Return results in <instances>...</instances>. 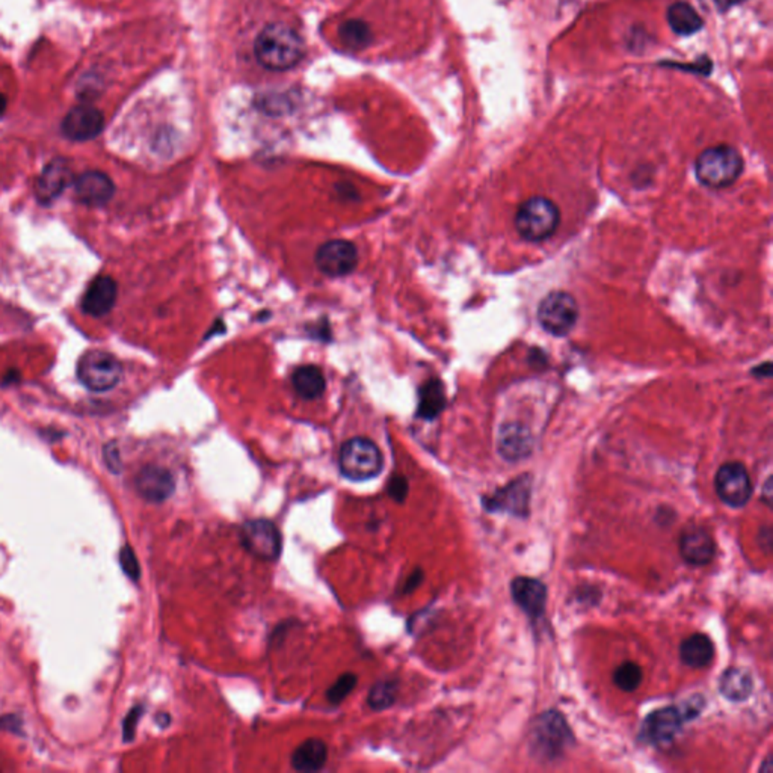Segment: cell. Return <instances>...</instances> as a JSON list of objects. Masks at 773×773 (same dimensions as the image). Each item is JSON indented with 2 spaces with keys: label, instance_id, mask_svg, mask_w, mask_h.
Segmentation results:
<instances>
[{
  "label": "cell",
  "instance_id": "6da1fadb",
  "mask_svg": "<svg viewBox=\"0 0 773 773\" xmlns=\"http://www.w3.org/2000/svg\"><path fill=\"white\" fill-rule=\"evenodd\" d=\"M304 52V40L289 24H266L254 41L256 59L266 70H291L300 64Z\"/></svg>",
  "mask_w": 773,
  "mask_h": 773
},
{
  "label": "cell",
  "instance_id": "7a4b0ae2",
  "mask_svg": "<svg viewBox=\"0 0 773 773\" xmlns=\"http://www.w3.org/2000/svg\"><path fill=\"white\" fill-rule=\"evenodd\" d=\"M745 168L741 151L733 146L710 147L698 156L695 173L706 188L724 189L736 184Z\"/></svg>",
  "mask_w": 773,
  "mask_h": 773
},
{
  "label": "cell",
  "instance_id": "3957f363",
  "mask_svg": "<svg viewBox=\"0 0 773 773\" xmlns=\"http://www.w3.org/2000/svg\"><path fill=\"white\" fill-rule=\"evenodd\" d=\"M561 211L550 198L532 197L521 202L516 215L518 235L527 242H543L558 230Z\"/></svg>",
  "mask_w": 773,
  "mask_h": 773
},
{
  "label": "cell",
  "instance_id": "277c9868",
  "mask_svg": "<svg viewBox=\"0 0 773 773\" xmlns=\"http://www.w3.org/2000/svg\"><path fill=\"white\" fill-rule=\"evenodd\" d=\"M574 736L559 712L543 713L530 730V751L535 757L552 761L570 748Z\"/></svg>",
  "mask_w": 773,
  "mask_h": 773
},
{
  "label": "cell",
  "instance_id": "5b68a950",
  "mask_svg": "<svg viewBox=\"0 0 773 773\" xmlns=\"http://www.w3.org/2000/svg\"><path fill=\"white\" fill-rule=\"evenodd\" d=\"M338 465L345 478L352 482H364L381 473L384 460L380 447L373 441L356 436L342 445Z\"/></svg>",
  "mask_w": 773,
  "mask_h": 773
},
{
  "label": "cell",
  "instance_id": "8992f818",
  "mask_svg": "<svg viewBox=\"0 0 773 773\" xmlns=\"http://www.w3.org/2000/svg\"><path fill=\"white\" fill-rule=\"evenodd\" d=\"M122 376L121 363L109 352L93 349L85 352L77 363V378L95 393L112 390Z\"/></svg>",
  "mask_w": 773,
  "mask_h": 773
},
{
  "label": "cell",
  "instance_id": "52a82bcc",
  "mask_svg": "<svg viewBox=\"0 0 773 773\" xmlns=\"http://www.w3.org/2000/svg\"><path fill=\"white\" fill-rule=\"evenodd\" d=\"M538 320L547 333L565 337L579 320V305L568 292H552L538 305Z\"/></svg>",
  "mask_w": 773,
  "mask_h": 773
},
{
  "label": "cell",
  "instance_id": "ba28073f",
  "mask_svg": "<svg viewBox=\"0 0 773 773\" xmlns=\"http://www.w3.org/2000/svg\"><path fill=\"white\" fill-rule=\"evenodd\" d=\"M240 543L249 554L262 561H275L282 554V534L266 518L248 520L240 527Z\"/></svg>",
  "mask_w": 773,
  "mask_h": 773
},
{
  "label": "cell",
  "instance_id": "9c48e42d",
  "mask_svg": "<svg viewBox=\"0 0 773 773\" xmlns=\"http://www.w3.org/2000/svg\"><path fill=\"white\" fill-rule=\"evenodd\" d=\"M715 488L722 502L732 508H743L752 496V482L745 465L726 463L717 470Z\"/></svg>",
  "mask_w": 773,
  "mask_h": 773
},
{
  "label": "cell",
  "instance_id": "30bf717a",
  "mask_svg": "<svg viewBox=\"0 0 773 773\" xmlns=\"http://www.w3.org/2000/svg\"><path fill=\"white\" fill-rule=\"evenodd\" d=\"M532 481L529 474L520 476L497 490L492 496L482 499V505L490 512H509L512 516L527 517L529 514Z\"/></svg>",
  "mask_w": 773,
  "mask_h": 773
},
{
  "label": "cell",
  "instance_id": "8fae6325",
  "mask_svg": "<svg viewBox=\"0 0 773 773\" xmlns=\"http://www.w3.org/2000/svg\"><path fill=\"white\" fill-rule=\"evenodd\" d=\"M356 260L358 251L349 240H328L316 253V265L328 277L349 275L355 269Z\"/></svg>",
  "mask_w": 773,
  "mask_h": 773
},
{
  "label": "cell",
  "instance_id": "7c38bea8",
  "mask_svg": "<svg viewBox=\"0 0 773 773\" xmlns=\"http://www.w3.org/2000/svg\"><path fill=\"white\" fill-rule=\"evenodd\" d=\"M685 722V715L677 706L659 708L648 715L641 736L652 745H665L679 734Z\"/></svg>",
  "mask_w": 773,
  "mask_h": 773
},
{
  "label": "cell",
  "instance_id": "4fadbf2b",
  "mask_svg": "<svg viewBox=\"0 0 773 773\" xmlns=\"http://www.w3.org/2000/svg\"><path fill=\"white\" fill-rule=\"evenodd\" d=\"M104 127L103 113L89 104L71 109L62 121V133L71 141H91L102 133Z\"/></svg>",
  "mask_w": 773,
  "mask_h": 773
},
{
  "label": "cell",
  "instance_id": "5bb4252c",
  "mask_svg": "<svg viewBox=\"0 0 773 773\" xmlns=\"http://www.w3.org/2000/svg\"><path fill=\"white\" fill-rule=\"evenodd\" d=\"M73 189L76 200L91 207L104 206L115 193L112 178L102 171H86L82 174L73 180Z\"/></svg>",
  "mask_w": 773,
  "mask_h": 773
},
{
  "label": "cell",
  "instance_id": "9a60e30c",
  "mask_svg": "<svg viewBox=\"0 0 773 773\" xmlns=\"http://www.w3.org/2000/svg\"><path fill=\"white\" fill-rule=\"evenodd\" d=\"M135 488L147 502L162 503L173 496L175 481L169 470L159 465H146L136 474Z\"/></svg>",
  "mask_w": 773,
  "mask_h": 773
},
{
  "label": "cell",
  "instance_id": "2e32d148",
  "mask_svg": "<svg viewBox=\"0 0 773 773\" xmlns=\"http://www.w3.org/2000/svg\"><path fill=\"white\" fill-rule=\"evenodd\" d=\"M512 598L530 619H539L545 612L547 588L530 577H517L511 583Z\"/></svg>",
  "mask_w": 773,
  "mask_h": 773
},
{
  "label": "cell",
  "instance_id": "e0dca14e",
  "mask_svg": "<svg viewBox=\"0 0 773 773\" xmlns=\"http://www.w3.org/2000/svg\"><path fill=\"white\" fill-rule=\"evenodd\" d=\"M70 184H73V173L70 165L64 159H55L42 169L35 186L38 202L49 204L57 200Z\"/></svg>",
  "mask_w": 773,
  "mask_h": 773
},
{
  "label": "cell",
  "instance_id": "ac0fdd59",
  "mask_svg": "<svg viewBox=\"0 0 773 773\" xmlns=\"http://www.w3.org/2000/svg\"><path fill=\"white\" fill-rule=\"evenodd\" d=\"M679 553L689 565L704 567L712 562L715 558L716 544L707 530L695 527V529L686 530L685 534L681 535Z\"/></svg>",
  "mask_w": 773,
  "mask_h": 773
},
{
  "label": "cell",
  "instance_id": "d6986e66",
  "mask_svg": "<svg viewBox=\"0 0 773 773\" xmlns=\"http://www.w3.org/2000/svg\"><path fill=\"white\" fill-rule=\"evenodd\" d=\"M118 286L113 278L108 275L95 278L85 292L82 309L93 318H102L108 314L117 301Z\"/></svg>",
  "mask_w": 773,
  "mask_h": 773
},
{
  "label": "cell",
  "instance_id": "ffe728a7",
  "mask_svg": "<svg viewBox=\"0 0 773 773\" xmlns=\"http://www.w3.org/2000/svg\"><path fill=\"white\" fill-rule=\"evenodd\" d=\"M497 445L505 460L516 463L529 456L532 452V438L525 427L516 423H508L499 434Z\"/></svg>",
  "mask_w": 773,
  "mask_h": 773
},
{
  "label": "cell",
  "instance_id": "44dd1931",
  "mask_svg": "<svg viewBox=\"0 0 773 773\" xmlns=\"http://www.w3.org/2000/svg\"><path fill=\"white\" fill-rule=\"evenodd\" d=\"M328 759V748L320 739H309L292 754V766L298 772H318Z\"/></svg>",
  "mask_w": 773,
  "mask_h": 773
},
{
  "label": "cell",
  "instance_id": "7402d4cb",
  "mask_svg": "<svg viewBox=\"0 0 773 773\" xmlns=\"http://www.w3.org/2000/svg\"><path fill=\"white\" fill-rule=\"evenodd\" d=\"M679 657L683 663L690 668H706L715 657V645L703 633H695L681 643Z\"/></svg>",
  "mask_w": 773,
  "mask_h": 773
},
{
  "label": "cell",
  "instance_id": "603a6c76",
  "mask_svg": "<svg viewBox=\"0 0 773 773\" xmlns=\"http://www.w3.org/2000/svg\"><path fill=\"white\" fill-rule=\"evenodd\" d=\"M721 694L733 703H743L750 698L754 689V679L750 670L743 668H730L721 677Z\"/></svg>",
  "mask_w": 773,
  "mask_h": 773
},
{
  "label": "cell",
  "instance_id": "cb8c5ba5",
  "mask_svg": "<svg viewBox=\"0 0 773 773\" xmlns=\"http://www.w3.org/2000/svg\"><path fill=\"white\" fill-rule=\"evenodd\" d=\"M666 19H668L672 32L681 35V37H690V35H694L703 29V19L699 17L694 6L689 5L688 2L672 4L668 8Z\"/></svg>",
  "mask_w": 773,
  "mask_h": 773
},
{
  "label": "cell",
  "instance_id": "d4e9b609",
  "mask_svg": "<svg viewBox=\"0 0 773 773\" xmlns=\"http://www.w3.org/2000/svg\"><path fill=\"white\" fill-rule=\"evenodd\" d=\"M445 407V387L438 380H429L418 391V416L425 420H434Z\"/></svg>",
  "mask_w": 773,
  "mask_h": 773
},
{
  "label": "cell",
  "instance_id": "484cf974",
  "mask_svg": "<svg viewBox=\"0 0 773 773\" xmlns=\"http://www.w3.org/2000/svg\"><path fill=\"white\" fill-rule=\"evenodd\" d=\"M292 382L295 387L296 393L307 400H313L324 394L327 381L319 367L301 366L296 369L292 376Z\"/></svg>",
  "mask_w": 773,
  "mask_h": 773
},
{
  "label": "cell",
  "instance_id": "4316f807",
  "mask_svg": "<svg viewBox=\"0 0 773 773\" xmlns=\"http://www.w3.org/2000/svg\"><path fill=\"white\" fill-rule=\"evenodd\" d=\"M338 35L343 44L352 50H363L372 41L371 26L363 20H347L338 29Z\"/></svg>",
  "mask_w": 773,
  "mask_h": 773
},
{
  "label": "cell",
  "instance_id": "83f0119b",
  "mask_svg": "<svg viewBox=\"0 0 773 773\" xmlns=\"http://www.w3.org/2000/svg\"><path fill=\"white\" fill-rule=\"evenodd\" d=\"M398 694V679H381L369 692L367 703L371 706L372 710L381 712V710L391 707L396 703Z\"/></svg>",
  "mask_w": 773,
  "mask_h": 773
},
{
  "label": "cell",
  "instance_id": "f1b7e54d",
  "mask_svg": "<svg viewBox=\"0 0 773 773\" xmlns=\"http://www.w3.org/2000/svg\"><path fill=\"white\" fill-rule=\"evenodd\" d=\"M614 681L624 692H634L643 681V670L633 661H625L615 670Z\"/></svg>",
  "mask_w": 773,
  "mask_h": 773
},
{
  "label": "cell",
  "instance_id": "f546056e",
  "mask_svg": "<svg viewBox=\"0 0 773 773\" xmlns=\"http://www.w3.org/2000/svg\"><path fill=\"white\" fill-rule=\"evenodd\" d=\"M358 677L355 674H343L340 679L329 688L327 692V698L331 704H340L343 699L346 698L347 695L351 694L352 689L355 688Z\"/></svg>",
  "mask_w": 773,
  "mask_h": 773
},
{
  "label": "cell",
  "instance_id": "4dcf8cb0",
  "mask_svg": "<svg viewBox=\"0 0 773 773\" xmlns=\"http://www.w3.org/2000/svg\"><path fill=\"white\" fill-rule=\"evenodd\" d=\"M120 565H121L124 574L130 580L138 581L141 579V568H139V562H138L135 552L131 550L130 545H124L120 552Z\"/></svg>",
  "mask_w": 773,
  "mask_h": 773
},
{
  "label": "cell",
  "instance_id": "1f68e13d",
  "mask_svg": "<svg viewBox=\"0 0 773 773\" xmlns=\"http://www.w3.org/2000/svg\"><path fill=\"white\" fill-rule=\"evenodd\" d=\"M142 712H144V706H136V707L131 708L126 719L122 722V739H124L126 743L135 739L136 726H138V722L141 719Z\"/></svg>",
  "mask_w": 773,
  "mask_h": 773
},
{
  "label": "cell",
  "instance_id": "d6a6232c",
  "mask_svg": "<svg viewBox=\"0 0 773 773\" xmlns=\"http://www.w3.org/2000/svg\"><path fill=\"white\" fill-rule=\"evenodd\" d=\"M389 496L396 500L398 503L405 502V499L408 496V490H409V485H408V481L405 476H400V474H396L393 478L390 479L389 482Z\"/></svg>",
  "mask_w": 773,
  "mask_h": 773
},
{
  "label": "cell",
  "instance_id": "836d02e7",
  "mask_svg": "<svg viewBox=\"0 0 773 773\" xmlns=\"http://www.w3.org/2000/svg\"><path fill=\"white\" fill-rule=\"evenodd\" d=\"M661 66L674 67L685 71H694L695 75H710L713 64L707 57L699 58L695 64H674V62H661Z\"/></svg>",
  "mask_w": 773,
  "mask_h": 773
},
{
  "label": "cell",
  "instance_id": "e575fe53",
  "mask_svg": "<svg viewBox=\"0 0 773 773\" xmlns=\"http://www.w3.org/2000/svg\"><path fill=\"white\" fill-rule=\"evenodd\" d=\"M706 706V699L701 695H695L692 698L686 699L683 706H679L681 712L685 715L686 721H692L695 717L699 716Z\"/></svg>",
  "mask_w": 773,
  "mask_h": 773
},
{
  "label": "cell",
  "instance_id": "d590c367",
  "mask_svg": "<svg viewBox=\"0 0 773 773\" xmlns=\"http://www.w3.org/2000/svg\"><path fill=\"white\" fill-rule=\"evenodd\" d=\"M103 456L104 463H106L108 469L111 470L112 473L118 474L121 472V458H120V452H118V447L115 445V443L104 445Z\"/></svg>",
  "mask_w": 773,
  "mask_h": 773
},
{
  "label": "cell",
  "instance_id": "8d00e7d4",
  "mask_svg": "<svg viewBox=\"0 0 773 773\" xmlns=\"http://www.w3.org/2000/svg\"><path fill=\"white\" fill-rule=\"evenodd\" d=\"M423 577H425V574H423V571L422 570H420V568H418V570H414L413 574L408 577L407 581H405V586H403V592H405V594H409V592H413L414 589H418V586L422 583Z\"/></svg>",
  "mask_w": 773,
  "mask_h": 773
},
{
  "label": "cell",
  "instance_id": "74e56055",
  "mask_svg": "<svg viewBox=\"0 0 773 773\" xmlns=\"http://www.w3.org/2000/svg\"><path fill=\"white\" fill-rule=\"evenodd\" d=\"M716 4L717 8L721 11L732 10L733 6L741 5L746 0H713Z\"/></svg>",
  "mask_w": 773,
  "mask_h": 773
},
{
  "label": "cell",
  "instance_id": "f35d334b",
  "mask_svg": "<svg viewBox=\"0 0 773 773\" xmlns=\"http://www.w3.org/2000/svg\"><path fill=\"white\" fill-rule=\"evenodd\" d=\"M156 722H157V725L168 726L169 722H171V716L166 715V713H160L159 716L156 717Z\"/></svg>",
  "mask_w": 773,
  "mask_h": 773
},
{
  "label": "cell",
  "instance_id": "ab89813d",
  "mask_svg": "<svg viewBox=\"0 0 773 773\" xmlns=\"http://www.w3.org/2000/svg\"><path fill=\"white\" fill-rule=\"evenodd\" d=\"M770 488H772V483H770V479H769L768 482H766V500H768L769 505H770V497H772Z\"/></svg>",
  "mask_w": 773,
  "mask_h": 773
},
{
  "label": "cell",
  "instance_id": "60d3db41",
  "mask_svg": "<svg viewBox=\"0 0 773 773\" xmlns=\"http://www.w3.org/2000/svg\"><path fill=\"white\" fill-rule=\"evenodd\" d=\"M6 109V99L5 95L0 93V113H4V111Z\"/></svg>",
  "mask_w": 773,
  "mask_h": 773
}]
</instances>
